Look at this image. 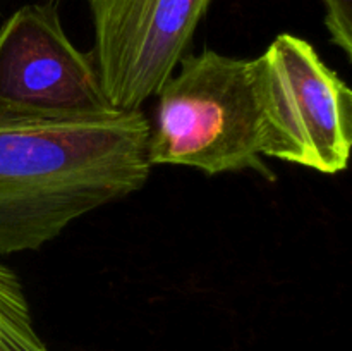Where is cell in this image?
Wrapping results in <instances>:
<instances>
[{"label":"cell","mask_w":352,"mask_h":351,"mask_svg":"<svg viewBox=\"0 0 352 351\" xmlns=\"http://www.w3.org/2000/svg\"><path fill=\"white\" fill-rule=\"evenodd\" d=\"M150 131L141 110L91 119L0 112V255L40 250L86 213L140 191Z\"/></svg>","instance_id":"cell-1"},{"label":"cell","mask_w":352,"mask_h":351,"mask_svg":"<svg viewBox=\"0 0 352 351\" xmlns=\"http://www.w3.org/2000/svg\"><path fill=\"white\" fill-rule=\"evenodd\" d=\"M158 92L148 138L150 165H182L205 172L256 171L263 164L253 58L215 50L188 54Z\"/></svg>","instance_id":"cell-2"},{"label":"cell","mask_w":352,"mask_h":351,"mask_svg":"<svg viewBox=\"0 0 352 351\" xmlns=\"http://www.w3.org/2000/svg\"><path fill=\"white\" fill-rule=\"evenodd\" d=\"M261 155L339 174L352 147V92L305 38L282 33L253 58Z\"/></svg>","instance_id":"cell-3"},{"label":"cell","mask_w":352,"mask_h":351,"mask_svg":"<svg viewBox=\"0 0 352 351\" xmlns=\"http://www.w3.org/2000/svg\"><path fill=\"white\" fill-rule=\"evenodd\" d=\"M0 112L43 119L119 112L103 92L93 54L74 47L54 6H24L0 26Z\"/></svg>","instance_id":"cell-4"},{"label":"cell","mask_w":352,"mask_h":351,"mask_svg":"<svg viewBox=\"0 0 352 351\" xmlns=\"http://www.w3.org/2000/svg\"><path fill=\"white\" fill-rule=\"evenodd\" d=\"M210 0H88L93 58L109 102L141 110L188 55Z\"/></svg>","instance_id":"cell-5"},{"label":"cell","mask_w":352,"mask_h":351,"mask_svg":"<svg viewBox=\"0 0 352 351\" xmlns=\"http://www.w3.org/2000/svg\"><path fill=\"white\" fill-rule=\"evenodd\" d=\"M0 351H50L34 329L23 282L3 264H0Z\"/></svg>","instance_id":"cell-6"},{"label":"cell","mask_w":352,"mask_h":351,"mask_svg":"<svg viewBox=\"0 0 352 351\" xmlns=\"http://www.w3.org/2000/svg\"><path fill=\"white\" fill-rule=\"evenodd\" d=\"M325 24L330 40L340 48L347 58L352 54V0H323Z\"/></svg>","instance_id":"cell-7"}]
</instances>
